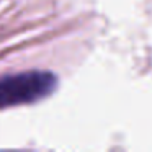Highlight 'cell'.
<instances>
[{
  "instance_id": "obj_1",
  "label": "cell",
  "mask_w": 152,
  "mask_h": 152,
  "mask_svg": "<svg viewBox=\"0 0 152 152\" xmlns=\"http://www.w3.org/2000/svg\"><path fill=\"white\" fill-rule=\"evenodd\" d=\"M56 87V75L46 70H28L4 75L0 77V110L43 100L49 96Z\"/></svg>"
}]
</instances>
